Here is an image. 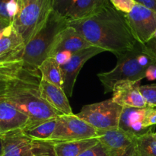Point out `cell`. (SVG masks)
<instances>
[{
    "label": "cell",
    "mask_w": 156,
    "mask_h": 156,
    "mask_svg": "<svg viewBox=\"0 0 156 156\" xmlns=\"http://www.w3.org/2000/svg\"><path fill=\"white\" fill-rule=\"evenodd\" d=\"M145 123L147 127H152L156 125V108L148 107Z\"/></svg>",
    "instance_id": "obj_30"
},
{
    "label": "cell",
    "mask_w": 156,
    "mask_h": 156,
    "mask_svg": "<svg viewBox=\"0 0 156 156\" xmlns=\"http://www.w3.org/2000/svg\"><path fill=\"white\" fill-rule=\"evenodd\" d=\"M122 108L112 99L85 105L76 115L97 130L118 128Z\"/></svg>",
    "instance_id": "obj_6"
},
{
    "label": "cell",
    "mask_w": 156,
    "mask_h": 156,
    "mask_svg": "<svg viewBox=\"0 0 156 156\" xmlns=\"http://www.w3.org/2000/svg\"><path fill=\"white\" fill-rule=\"evenodd\" d=\"M140 82H120L114 86L111 99L122 108H147V104L140 91Z\"/></svg>",
    "instance_id": "obj_14"
},
{
    "label": "cell",
    "mask_w": 156,
    "mask_h": 156,
    "mask_svg": "<svg viewBox=\"0 0 156 156\" xmlns=\"http://www.w3.org/2000/svg\"><path fill=\"white\" fill-rule=\"evenodd\" d=\"M136 3L156 12V0H134Z\"/></svg>",
    "instance_id": "obj_32"
},
{
    "label": "cell",
    "mask_w": 156,
    "mask_h": 156,
    "mask_svg": "<svg viewBox=\"0 0 156 156\" xmlns=\"http://www.w3.org/2000/svg\"><path fill=\"white\" fill-rule=\"evenodd\" d=\"M146 78L149 81H153L156 79V62L149 66L146 69Z\"/></svg>",
    "instance_id": "obj_33"
},
{
    "label": "cell",
    "mask_w": 156,
    "mask_h": 156,
    "mask_svg": "<svg viewBox=\"0 0 156 156\" xmlns=\"http://www.w3.org/2000/svg\"><path fill=\"white\" fill-rule=\"evenodd\" d=\"M141 45L143 53L156 62V31L147 42Z\"/></svg>",
    "instance_id": "obj_26"
},
{
    "label": "cell",
    "mask_w": 156,
    "mask_h": 156,
    "mask_svg": "<svg viewBox=\"0 0 156 156\" xmlns=\"http://www.w3.org/2000/svg\"><path fill=\"white\" fill-rule=\"evenodd\" d=\"M153 136H154V138H155V140H156V133H154Z\"/></svg>",
    "instance_id": "obj_37"
},
{
    "label": "cell",
    "mask_w": 156,
    "mask_h": 156,
    "mask_svg": "<svg viewBox=\"0 0 156 156\" xmlns=\"http://www.w3.org/2000/svg\"><path fill=\"white\" fill-rule=\"evenodd\" d=\"M102 52H105V50L92 46L73 53L71 59L65 65L60 66L63 79L62 88L67 97L70 98L73 95L76 79L84 64L88 59Z\"/></svg>",
    "instance_id": "obj_11"
},
{
    "label": "cell",
    "mask_w": 156,
    "mask_h": 156,
    "mask_svg": "<svg viewBox=\"0 0 156 156\" xmlns=\"http://www.w3.org/2000/svg\"><path fill=\"white\" fill-rule=\"evenodd\" d=\"M79 156H109L106 149L103 145L98 142L97 144L91 146L89 149H86Z\"/></svg>",
    "instance_id": "obj_28"
},
{
    "label": "cell",
    "mask_w": 156,
    "mask_h": 156,
    "mask_svg": "<svg viewBox=\"0 0 156 156\" xmlns=\"http://www.w3.org/2000/svg\"><path fill=\"white\" fill-rule=\"evenodd\" d=\"M18 9V0H0V19L12 24Z\"/></svg>",
    "instance_id": "obj_23"
},
{
    "label": "cell",
    "mask_w": 156,
    "mask_h": 156,
    "mask_svg": "<svg viewBox=\"0 0 156 156\" xmlns=\"http://www.w3.org/2000/svg\"><path fill=\"white\" fill-rule=\"evenodd\" d=\"M25 43L13 26L0 32V63L22 61Z\"/></svg>",
    "instance_id": "obj_12"
},
{
    "label": "cell",
    "mask_w": 156,
    "mask_h": 156,
    "mask_svg": "<svg viewBox=\"0 0 156 156\" xmlns=\"http://www.w3.org/2000/svg\"><path fill=\"white\" fill-rule=\"evenodd\" d=\"M90 47L92 46L76 29L68 25L56 36L49 57H53L61 51H69L73 53Z\"/></svg>",
    "instance_id": "obj_15"
},
{
    "label": "cell",
    "mask_w": 156,
    "mask_h": 156,
    "mask_svg": "<svg viewBox=\"0 0 156 156\" xmlns=\"http://www.w3.org/2000/svg\"><path fill=\"white\" fill-rule=\"evenodd\" d=\"M56 118L37 121L30 120L21 129L27 136L32 140L47 142L50 140L54 132L56 125Z\"/></svg>",
    "instance_id": "obj_19"
},
{
    "label": "cell",
    "mask_w": 156,
    "mask_h": 156,
    "mask_svg": "<svg viewBox=\"0 0 156 156\" xmlns=\"http://www.w3.org/2000/svg\"><path fill=\"white\" fill-rule=\"evenodd\" d=\"M97 137L109 156H135L136 138L128 135L119 128L98 130Z\"/></svg>",
    "instance_id": "obj_10"
},
{
    "label": "cell",
    "mask_w": 156,
    "mask_h": 156,
    "mask_svg": "<svg viewBox=\"0 0 156 156\" xmlns=\"http://www.w3.org/2000/svg\"><path fill=\"white\" fill-rule=\"evenodd\" d=\"M0 156H3V145L1 135H0Z\"/></svg>",
    "instance_id": "obj_36"
},
{
    "label": "cell",
    "mask_w": 156,
    "mask_h": 156,
    "mask_svg": "<svg viewBox=\"0 0 156 156\" xmlns=\"http://www.w3.org/2000/svg\"><path fill=\"white\" fill-rule=\"evenodd\" d=\"M111 3L110 0H73L65 17L69 21L88 18Z\"/></svg>",
    "instance_id": "obj_18"
},
{
    "label": "cell",
    "mask_w": 156,
    "mask_h": 156,
    "mask_svg": "<svg viewBox=\"0 0 156 156\" xmlns=\"http://www.w3.org/2000/svg\"><path fill=\"white\" fill-rule=\"evenodd\" d=\"M137 42L144 44L156 31V12L136 3L132 10L125 14Z\"/></svg>",
    "instance_id": "obj_9"
},
{
    "label": "cell",
    "mask_w": 156,
    "mask_h": 156,
    "mask_svg": "<svg viewBox=\"0 0 156 156\" xmlns=\"http://www.w3.org/2000/svg\"><path fill=\"white\" fill-rule=\"evenodd\" d=\"M98 130L76 114L59 116L53 135L47 142L52 143L97 138ZM46 142V141H45Z\"/></svg>",
    "instance_id": "obj_8"
},
{
    "label": "cell",
    "mask_w": 156,
    "mask_h": 156,
    "mask_svg": "<svg viewBox=\"0 0 156 156\" xmlns=\"http://www.w3.org/2000/svg\"><path fill=\"white\" fill-rule=\"evenodd\" d=\"M41 97L51 108L61 114H73L71 106L63 88L41 78L39 85Z\"/></svg>",
    "instance_id": "obj_16"
},
{
    "label": "cell",
    "mask_w": 156,
    "mask_h": 156,
    "mask_svg": "<svg viewBox=\"0 0 156 156\" xmlns=\"http://www.w3.org/2000/svg\"><path fill=\"white\" fill-rule=\"evenodd\" d=\"M152 130L136 140L135 156H156V140Z\"/></svg>",
    "instance_id": "obj_22"
},
{
    "label": "cell",
    "mask_w": 156,
    "mask_h": 156,
    "mask_svg": "<svg viewBox=\"0 0 156 156\" xmlns=\"http://www.w3.org/2000/svg\"><path fill=\"white\" fill-rule=\"evenodd\" d=\"M68 25L66 18L53 10L44 27L25 44L21 58L24 66L29 69L38 70L41 63L49 57L58 34Z\"/></svg>",
    "instance_id": "obj_4"
},
{
    "label": "cell",
    "mask_w": 156,
    "mask_h": 156,
    "mask_svg": "<svg viewBox=\"0 0 156 156\" xmlns=\"http://www.w3.org/2000/svg\"><path fill=\"white\" fill-rule=\"evenodd\" d=\"M99 142L98 139L91 138L75 141L53 143V150L56 156H79L86 149Z\"/></svg>",
    "instance_id": "obj_20"
},
{
    "label": "cell",
    "mask_w": 156,
    "mask_h": 156,
    "mask_svg": "<svg viewBox=\"0 0 156 156\" xmlns=\"http://www.w3.org/2000/svg\"><path fill=\"white\" fill-rule=\"evenodd\" d=\"M110 2L117 11L123 14L129 13L136 4L134 0H110Z\"/></svg>",
    "instance_id": "obj_27"
},
{
    "label": "cell",
    "mask_w": 156,
    "mask_h": 156,
    "mask_svg": "<svg viewBox=\"0 0 156 156\" xmlns=\"http://www.w3.org/2000/svg\"><path fill=\"white\" fill-rule=\"evenodd\" d=\"M72 56H73V53H71V52L61 51L56 53L53 57L59 66H62L65 65L66 62H68L71 59Z\"/></svg>",
    "instance_id": "obj_31"
},
{
    "label": "cell",
    "mask_w": 156,
    "mask_h": 156,
    "mask_svg": "<svg viewBox=\"0 0 156 156\" xmlns=\"http://www.w3.org/2000/svg\"><path fill=\"white\" fill-rule=\"evenodd\" d=\"M155 62L145 54L142 45L137 43L133 49L117 57V63L113 69L98 74L105 93L112 92L114 86L122 82H140L146 78V69Z\"/></svg>",
    "instance_id": "obj_3"
},
{
    "label": "cell",
    "mask_w": 156,
    "mask_h": 156,
    "mask_svg": "<svg viewBox=\"0 0 156 156\" xmlns=\"http://www.w3.org/2000/svg\"><path fill=\"white\" fill-rule=\"evenodd\" d=\"M10 25H12V24L9 23V21H5V20L0 19V32H2V30H4L5 29L9 27Z\"/></svg>",
    "instance_id": "obj_34"
},
{
    "label": "cell",
    "mask_w": 156,
    "mask_h": 156,
    "mask_svg": "<svg viewBox=\"0 0 156 156\" xmlns=\"http://www.w3.org/2000/svg\"><path fill=\"white\" fill-rule=\"evenodd\" d=\"M39 70L23 66L15 76L0 81V98L30 117L31 121L56 118L62 115L41 97Z\"/></svg>",
    "instance_id": "obj_2"
},
{
    "label": "cell",
    "mask_w": 156,
    "mask_h": 156,
    "mask_svg": "<svg viewBox=\"0 0 156 156\" xmlns=\"http://www.w3.org/2000/svg\"><path fill=\"white\" fill-rule=\"evenodd\" d=\"M69 26L76 29L91 46L111 52L117 58L132 50L138 43L125 14L111 3L88 18L69 21Z\"/></svg>",
    "instance_id": "obj_1"
},
{
    "label": "cell",
    "mask_w": 156,
    "mask_h": 156,
    "mask_svg": "<svg viewBox=\"0 0 156 156\" xmlns=\"http://www.w3.org/2000/svg\"><path fill=\"white\" fill-rule=\"evenodd\" d=\"M30 120L28 116L0 98V134L22 129Z\"/></svg>",
    "instance_id": "obj_17"
},
{
    "label": "cell",
    "mask_w": 156,
    "mask_h": 156,
    "mask_svg": "<svg viewBox=\"0 0 156 156\" xmlns=\"http://www.w3.org/2000/svg\"><path fill=\"white\" fill-rule=\"evenodd\" d=\"M73 0H53V11L65 17Z\"/></svg>",
    "instance_id": "obj_29"
},
{
    "label": "cell",
    "mask_w": 156,
    "mask_h": 156,
    "mask_svg": "<svg viewBox=\"0 0 156 156\" xmlns=\"http://www.w3.org/2000/svg\"><path fill=\"white\" fill-rule=\"evenodd\" d=\"M147 108H123L118 128L128 135L138 138L150 131L154 127H147L145 123Z\"/></svg>",
    "instance_id": "obj_13"
},
{
    "label": "cell",
    "mask_w": 156,
    "mask_h": 156,
    "mask_svg": "<svg viewBox=\"0 0 156 156\" xmlns=\"http://www.w3.org/2000/svg\"><path fill=\"white\" fill-rule=\"evenodd\" d=\"M37 156H56V154H55L54 150L52 151V152H47V153H44L42 154V155H37Z\"/></svg>",
    "instance_id": "obj_35"
},
{
    "label": "cell",
    "mask_w": 156,
    "mask_h": 156,
    "mask_svg": "<svg viewBox=\"0 0 156 156\" xmlns=\"http://www.w3.org/2000/svg\"><path fill=\"white\" fill-rule=\"evenodd\" d=\"M22 66V61L0 63V81H3L8 78L15 76Z\"/></svg>",
    "instance_id": "obj_24"
},
{
    "label": "cell",
    "mask_w": 156,
    "mask_h": 156,
    "mask_svg": "<svg viewBox=\"0 0 156 156\" xmlns=\"http://www.w3.org/2000/svg\"><path fill=\"white\" fill-rule=\"evenodd\" d=\"M41 78L47 82L62 88L63 79L60 66L57 63L54 57H48L41 63L38 68Z\"/></svg>",
    "instance_id": "obj_21"
},
{
    "label": "cell",
    "mask_w": 156,
    "mask_h": 156,
    "mask_svg": "<svg viewBox=\"0 0 156 156\" xmlns=\"http://www.w3.org/2000/svg\"><path fill=\"white\" fill-rule=\"evenodd\" d=\"M140 91L147 106L156 108V84L140 85Z\"/></svg>",
    "instance_id": "obj_25"
},
{
    "label": "cell",
    "mask_w": 156,
    "mask_h": 156,
    "mask_svg": "<svg viewBox=\"0 0 156 156\" xmlns=\"http://www.w3.org/2000/svg\"><path fill=\"white\" fill-rule=\"evenodd\" d=\"M3 156H37L53 151L52 143L30 139L18 129L0 134Z\"/></svg>",
    "instance_id": "obj_7"
},
{
    "label": "cell",
    "mask_w": 156,
    "mask_h": 156,
    "mask_svg": "<svg viewBox=\"0 0 156 156\" xmlns=\"http://www.w3.org/2000/svg\"><path fill=\"white\" fill-rule=\"evenodd\" d=\"M18 9L12 25L27 44L47 22L53 0H18Z\"/></svg>",
    "instance_id": "obj_5"
}]
</instances>
